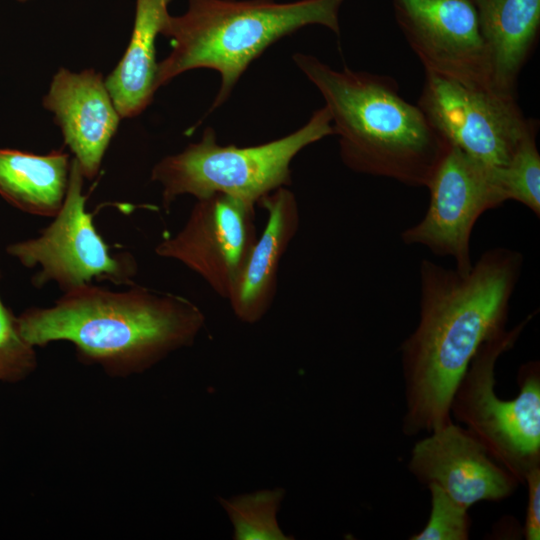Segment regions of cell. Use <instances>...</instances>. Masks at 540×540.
Returning a JSON list of instances; mask_svg holds the SVG:
<instances>
[{
  "label": "cell",
  "mask_w": 540,
  "mask_h": 540,
  "mask_svg": "<svg viewBox=\"0 0 540 540\" xmlns=\"http://www.w3.org/2000/svg\"><path fill=\"white\" fill-rule=\"evenodd\" d=\"M84 176L75 158L71 160L65 200L53 221L35 238L8 245L7 253L23 266L39 271L32 284L40 288L55 282L62 292L105 281L131 286L138 272L135 257L129 252L112 253L97 232L93 215L86 211Z\"/></svg>",
  "instance_id": "7"
},
{
  "label": "cell",
  "mask_w": 540,
  "mask_h": 540,
  "mask_svg": "<svg viewBox=\"0 0 540 540\" xmlns=\"http://www.w3.org/2000/svg\"><path fill=\"white\" fill-rule=\"evenodd\" d=\"M392 4L399 28L425 72L471 88L494 89L471 0H392Z\"/></svg>",
  "instance_id": "10"
},
{
  "label": "cell",
  "mask_w": 540,
  "mask_h": 540,
  "mask_svg": "<svg viewBox=\"0 0 540 540\" xmlns=\"http://www.w3.org/2000/svg\"><path fill=\"white\" fill-rule=\"evenodd\" d=\"M427 188L430 202L424 217L405 229L401 239L406 245L425 246L436 256L451 257L457 271L468 272L474 225L485 211L506 201L494 169L450 145Z\"/></svg>",
  "instance_id": "9"
},
{
  "label": "cell",
  "mask_w": 540,
  "mask_h": 540,
  "mask_svg": "<svg viewBox=\"0 0 540 540\" xmlns=\"http://www.w3.org/2000/svg\"><path fill=\"white\" fill-rule=\"evenodd\" d=\"M255 206L225 194L196 199L183 227L155 253L180 262L227 300L257 238Z\"/></svg>",
  "instance_id": "11"
},
{
  "label": "cell",
  "mask_w": 540,
  "mask_h": 540,
  "mask_svg": "<svg viewBox=\"0 0 540 540\" xmlns=\"http://www.w3.org/2000/svg\"><path fill=\"white\" fill-rule=\"evenodd\" d=\"M70 167L62 149L46 155L0 149V195L23 212L54 217L65 200Z\"/></svg>",
  "instance_id": "17"
},
{
  "label": "cell",
  "mask_w": 540,
  "mask_h": 540,
  "mask_svg": "<svg viewBox=\"0 0 540 540\" xmlns=\"http://www.w3.org/2000/svg\"><path fill=\"white\" fill-rule=\"evenodd\" d=\"M293 60L324 98L345 166L427 187L450 144L417 104L400 95L392 77L334 70L304 53H295Z\"/></svg>",
  "instance_id": "3"
},
{
  "label": "cell",
  "mask_w": 540,
  "mask_h": 540,
  "mask_svg": "<svg viewBox=\"0 0 540 540\" xmlns=\"http://www.w3.org/2000/svg\"><path fill=\"white\" fill-rule=\"evenodd\" d=\"M43 106L53 112L84 178L94 179L121 118L102 75L94 69L73 73L60 68Z\"/></svg>",
  "instance_id": "13"
},
{
  "label": "cell",
  "mask_w": 540,
  "mask_h": 540,
  "mask_svg": "<svg viewBox=\"0 0 540 540\" xmlns=\"http://www.w3.org/2000/svg\"><path fill=\"white\" fill-rule=\"evenodd\" d=\"M486 44L494 89L515 94L519 74L535 48L540 0H471Z\"/></svg>",
  "instance_id": "15"
},
{
  "label": "cell",
  "mask_w": 540,
  "mask_h": 540,
  "mask_svg": "<svg viewBox=\"0 0 540 540\" xmlns=\"http://www.w3.org/2000/svg\"><path fill=\"white\" fill-rule=\"evenodd\" d=\"M36 368L35 347L22 336L17 317L0 297V382L22 381Z\"/></svg>",
  "instance_id": "20"
},
{
  "label": "cell",
  "mask_w": 540,
  "mask_h": 540,
  "mask_svg": "<svg viewBox=\"0 0 540 540\" xmlns=\"http://www.w3.org/2000/svg\"><path fill=\"white\" fill-rule=\"evenodd\" d=\"M522 266V254L505 247L485 251L465 273L421 261L419 322L400 346L405 435L453 422L456 387L482 344L506 330Z\"/></svg>",
  "instance_id": "1"
},
{
  "label": "cell",
  "mask_w": 540,
  "mask_h": 540,
  "mask_svg": "<svg viewBox=\"0 0 540 540\" xmlns=\"http://www.w3.org/2000/svg\"><path fill=\"white\" fill-rule=\"evenodd\" d=\"M431 495V510L422 530L410 540H467L471 519L468 508L454 501L435 485L427 486Z\"/></svg>",
  "instance_id": "21"
},
{
  "label": "cell",
  "mask_w": 540,
  "mask_h": 540,
  "mask_svg": "<svg viewBox=\"0 0 540 540\" xmlns=\"http://www.w3.org/2000/svg\"><path fill=\"white\" fill-rule=\"evenodd\" d=\"M172 0H136L129 45L105 79L106 88L121 118L140 114L158 89L155 41L166 23Z\"/></svg>",
  "instance_id": "16"
},
{
  "label": "cell",
  "mask_w": 540,
  "mask_h": 540,
  "mask_svg": "<svg viewBox=\"0 0 540 540\" xmlns=\"http://www.w3.org/2000/svg\"><path fill=\"white\" fill-rule=\"evenodd\" d=\"M417 105L450 145L490 169L506 166L538 125L524 116L515 94L467 87L430 72Z\"/></svg>",
  "instance_id": "8"
},
{
  "label": "cell",
  "mask_w": 540,
  "mask_h": 540,
  "mask_svg": "<svg viewBox=\"0 0 540 540\" xmlns=\"http://www.w3.org/2000/svg\"><path fill=\"white\" fill-rule=\"evenodd\" d=\"M19 2H26V1H29V0H17Z\"/></svg>",
  "instance_id": "23"
},
{
  "label": "cell",
  "mask_w": 540,
  "mask_h": 540,
  "mask_svg": "<svg viewBox=\"0 0 540 540\" xmlns=\"http://www.w3.org/2000/svg\"><path fill=\"white\" fill-rule=\"evenodd\" d=\"M17 320L35 348L67 341L83 363L127 377L191 346L206 318L181 295L135 284L124 291L87 284L64 292L50 307L25 310Z\"/></svg>",
  "instance_id": "2"
},
{
  "label": "cell",
  "mask_w": 540,
  "mask_h": 540,
  "mask_svg": "<svg viewBox=\"0 0 540 540\" xmlns=\"http://www.w3.org/2000/svg\"><path fill=\"white\" fill-rule=\"evenodd\" d=\"M528 489L523 533L526 540L540 539V465L532 468L525 476Z\"/></svg>",
  "instance_id": "22"
},
{
  "label": "cell",
  "mask_w": 540,
  "mask_h": 540,
  "mask_svg": "<svg viewBox=\"0 0 540 540\" xmlns=\"http://www.w3.org/2000/svg\"><path fill=\"white\" fill-rule=\"evenodd\" d=\"M258 204L266 210L267 221L227 298L235 317L247 324L261 321L270 310L277 294L281 259L300 225L298 202L288 187L274 190Z\"/></svg>",
  "instance_id": "14"
},
{
  "label": "cell",
  "mask_w": 540,
  "mask_h": 540,
  "mask_svg": "<svg viewBox=\"0 0 540 540\" xmlns=\"http://www.w3.org/2000/svg\"><path fill=\"white\" fill-rule=\"evenodd\" d=\"M529 315L479 348L459 381L451 402V415L487 453L520 484L540 465V363L532 360L518 371L515 398L500 399L495 392V367L499 357L513 348Z\"/></svg>",
  "instance_id": "6"
},
{
  "label": "cell",
  "mask_w": 540,
  "mask_h": 540,
  "mask_svg": "<svg viewBox=\"0 0 540 540\" xmlns=\"http://www.w3.org/2000/svg\"><path fill=\"white\" fill-rule=\"evenodd\" d=\"M408 469L419 482L438 486L468 509L480 501H501L520 484L472 434L453 422L415 443Z\"/></svg>",
  "instance_id": "12"
},
{
  "label": "cell",
  "mask_w": 540,
  "mask_h": 540,
  "mask_svg": "<svg viewBox=\"0 0 540 540\" xmlns=\"http://www.w3.org/2000/svg\"><path fill=\"white\" fill-rule=\"evenodd\" d=\"M538 125L524 137L506 166L494 169L507 200H515L540 215V155L536 145Z\"/></svg>",
  "instance_id": "19"
},
{
  "label": "cell",
  "mask_w": 540,
  "mask_h": 540,
  "mask_svg": "<svg viewBox=\"0 0 540 540\" xmlns=\"http://www.w3.org/2000/svg\"><path fill=\"white\" fill-rule=\"evenodd\" d=\"M344 1L187 0V10L169 15L161 31L172 50L158 63L156 86L192 69L216 70L221 83L213 111L228 99L250 63L277 40L308 25L339 35Z\"/></svg>",
  "instance_id": "4"
},
{
  "label": "cell",
  "mask_w": 540,
  "mask_h": 540,
  "mask_svg": "<svg viewBox=\"0 0 540 540\" xmlns=\"http://www.w3.org/2000/svg\"><path fill=\"white\" fill-rule=\"evenodd\" d=\"M285 497L283 488L263 489L231 498H219L227 513L235 540H290L277 515Z\"/></svg>",
  "instance_id": "18"
},
{
  "label": "cell",
  "mask_w": 540,
  "mask_h": 540,
  "mask_svg": "<svg viewBox=\"0 0 540 540\" xmlns=\"http://www.w3.org/2000/svg\"><path fill=\"white\" fill-rule=\"evenodd\" d=\"M332 134L331 115L325 106L295 132L256 146H221L209 127L199 142L155 164L151 180L161 185L167 211L182 195L201 199L225 194L257 205L274 190L291 185L290 165L300 151Z\"/></svg>",
  "instance_id": "5"
}]
</instances>
